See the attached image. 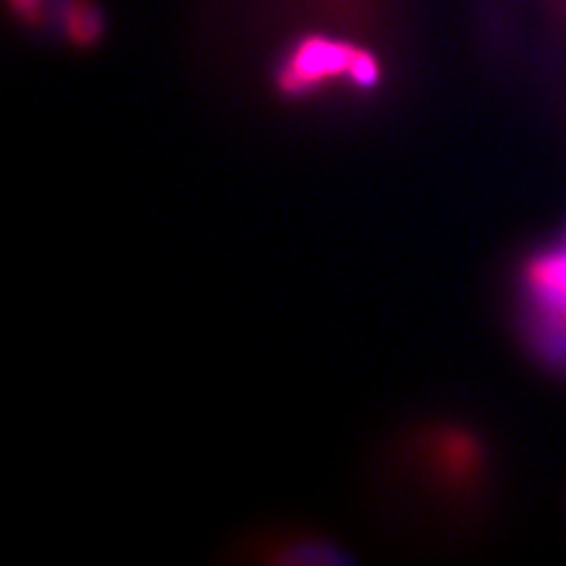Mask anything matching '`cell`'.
Wrapping results in <instances>:
<instances>
[{"label": "cell", "mask_w": 566, "mask_h": 566, "mask_svg": "<svg viewBox=\"0 0 566 566\" xmlns=\"http://www.w3.org/2000/svg\"><path fill=\"white\" fill-rule=\"evenodd\" d=\"M333 81L370 91L380 81V64L368 50L343 41L310 35L300 41L276 71V85L291 97L312 95Z\"/></svg>", "instance_id": "2"}, {"label": "cell", "mask_w": 566, "mask_h": 566, "mask_svg": "<svg viewBox=\"0 0 566 566\" xmlns=\"http://www.w3.org/2000/svg\"><path fill=\"white\" fill-rule=\"evenodd\" d=\"M60 20L66 39L81 48L97 43L104 31L102 12L93 0H60Z\"/></svg>", "instance_id": "3"}, {"label": "cell", "mask_w": 566, "mask_h": 566, "mask_svg": "<svg viewBox=\"0 0 566 566\" xmlns=\"http://www.w3.org/2000/svg\"><path fill=\"white\" fill-rule=\"evenodd\" d=\"M520 326L531 354L566 378V243L531 248L517 270Z\"/></svg>", "instance_id": "1"}, {"label": "cell", "mask_w": 566, "mask_h": 566, "mask_svg": "<svg viewBox=\"0 0 566 566\" xmlns=\"http://www.w3.org/2000/svg\"><path fill=\"white\" fill-rule=\"evenodd\" d=\"M48 0H10V8L24 22H41Z\"/></svg>", "instance_id": "4"}, {"label": "cell", "mask_w": 566, "mask_h": 566, "mask_svg": "<svg viewBox=\"0 0 566 566\" xmlns=\"http://www.w3.org/2000/svg\"><path fill=\"white\" fill-rule=\"evenodd\" d=\"M559 239L566 243V220H564V229H562V237Z\"/></svg>", "instance_id": "5"}]
</instances>
